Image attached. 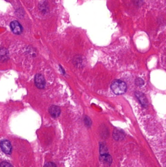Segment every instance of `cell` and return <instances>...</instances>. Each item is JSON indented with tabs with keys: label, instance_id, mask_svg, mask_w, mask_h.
<instances>
[{
	"label": "cell",
	"instance_id": "cell-7",
	"mask_svg": "<svg viewBox=\"0 0 166 167\" xmlns=\"http://www.w3.org/2000/svg\"><path fill=\"white\" fill-rule=\"evenodd\" d=\"M9 58V53L6 48H0V61L5 62Z\"/></svg>",
	"mask_w": 166,
	"mask_h": 167
},
{
	"label": "cell",
	"instance_id": "cell-5",
	"mask_svg": "<svg viewBox=\"0 0 166 167\" xmlns=\"http://www.w3.org/2000/svg\"><path fill=\"white\" fill-rule=\"evenodd\" d=\"M135 95L142 105L144 107H146L147 106L148 104V102L147 99L146 97L145 96V95L139 91L136 92Z\"/></svg>",
	"mask_w": 166,
	"mask_h": 167
},
{
	"label": "cell",
	"instance_id": "cell-12",
	"mask_svg": "<svg viewBox=\"0 0 166 167\" xmlns=\"http://www.w3.org/2000/svg\"><path fill=\"white\" fill-rule=\"evenodd\" d=\"M0 167H13L10 163L6 161H2L0 164Z\"/></svg>",
	"mask_w": 166,
	"mask_h": 167
},
{
	"label": "cell",
	"instance_id": "cell-9",
	"mask_svg": "<svg viewBox=\"0 0 166 167\" xmlns=\"http://www.w3.org/2000/svg\"><path fill=\"white\" fill-rule=\"evenodd\" d=\"M101 160L103 162H106L108 164H111L112 162V158L110 155L107 153H104L101 155Z\"/></svg>",
	"mask_w": 166,
	"mask_h": 167
},
{
	"label": "cell",
	"instance_id": "cell-2",
	"mask_svg": "<svg viewBox=\"0 0 166 167\" xmlns=\"http://www.w3.org/2000/svg\"><path fill=\"white\" fill-rule=\"evenodd\" d=\"M0 147L2 152L6 154H10L12 152V147L9 140L5 139L0 142Z\"/></svg>",
	"mask_w": 166,
	"mask_h": 167
},
{
	"label": "cell",
	"instance_id": "cell-6",
	"mask_svg": "<svg viewBox=\"0 0 166 167\" xmlns=\"http://www.w3.org/2000/svg\"><path fill=\"white\" fill-rule=\"evenodd\" d=\"M49 112L52 117L53 118H56L60 116L61 110L59 106L53 105L49 108Z\"/></svg>",
	"mask_w": 166,
	"mask_h": 167
},
{
	"label": "cell",
	"instance_id": "cell-1",
	"mask_svg": "<svg viewBox=\"0 0 166 167\" xmlns=\"http://www.w3.org/2000/svg\"><path fill=\"white\" fill-rule=\"evenodd\" d=\"M112 90L117 95L125 94L127 90V86L125 82L121 80H115L113 81L111 86Z\"/></svg>",
	"mask_w": 166,
	"mask_h": 167
},
{
	"label": "cell",
	"instance_id": "cell-10",
	"mask_svg": "<svg viewBox=\"0 0 166 167\" xmlns=\"http://www.w3.org/2000/svg\"><path fill=\"white\" fill-rule=\"evenodd\" d=\"M135 84H136V85L137 86H141L144 85V82L142 79L140 78H138L135 80Z\"/></svg>",
	"mask_w": 166,
	"mask_h": 167
},
{
	"label": "cell",
	"instance_id": "cell-8",
	"mask_svg": "<svg viewBox=\"0 0 166 167\" xmlns=\"http://www.w3.org/2000/svg\"><path fill=\"white\" fill-rule=\"evenodd\" d=\"M113 136L116 140H120L124 138V133L122 131L116 129L113 132Z\"/></svg>",
	"mask_w": 166,
	"mask_h": 167
},
{
	"label": "cell",
	"instance_id": "cell-13",
	"mask_svg": "<svg viewBox=\"0 0 166 167\" xmlns=\"http://www.w3.org/2000/svg\"><path fill=\"white\" fill-rule=\"evenodd\" d=\"M43 167H57L56 165L53 162H49L46 163Z\"/></svg>",
	"mask_w": 166,
	"mask_h": 167
},
{
	"label": "cell",
	"instance_id": "cell-11",
	"mask_svg": "<svg viewBox=\"0 0 166 167\" xmlns=\"http://www.w3.org/2000/svg\"><path fill=\"white\" fill-rule=\"evenodd\" d=\"M84 121L85 124L87 127H90L92 125V121L91 119L88 116H85L84 118Z\"/></svg>",
	"mask_w": 166,
	"mask_h": 167
},
{
	"label": "cell",
	"instance_id": "cell-3",
	"mask_svg": "<svg viewBox=\"0 0 166 167\" xmlns=\"http://www.w3.org/2000/svg\"><path fill=\"white\" fill-rule=\"evenodd\" d=\"M35 83L38 88L43 89L46 85L45 78L41 74H37L35 77Z\"/></svg>",
	"mask_w": 166,
	"mask_h": 167
},
{
	"label": "cell",
	"instance_id": "cell-4",
	"mask_svg": "<svg viewBox=\"0 0 166 167\" xmlns=\"http://www.w3.org/2000/svg\"><path fill=\"white\" fill-rule=\"evenodd\" d=\"M10 28L14 34H21L22 31V28L21 25L17 21H13L10 23Z\"/></svg>",
	"mask_w": 166,
	"mask_h": 167
}]
</instances>
